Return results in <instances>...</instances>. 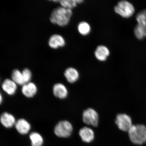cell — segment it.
I'll return each mask as SVG.
<instances>
[{
	"label": "cell",
	"instance_id": "3957f363",
	"mask_svg": "<svg viewBox=\"0 0 146 146\" xmlns=\"http://www.w3.org/2000/svg\"><path fill=\"white\" fill-rule=\"evenodd\" d=\"M114 11L116 13L122 17L127 18L133 15L135 9L132 3L128 1L123 0L118 2L117 5L114 7Z\"/></svg>",
	"mask_w": 146,
	"mask_h": 146
},
{
	"label": "cell",
	"instance_id": "7402d4cb",
	"mask_svg": "<svg viewBox=\"0 0 146 146\" xmlns=\"http://www.w3.org/2000/svg\"><path fill=\"white\" fill-rule=\"evenodd\" d=\"M84 1L83 0H77V2L78 4H81Z\"/></svg>",
	"mask_w": 146,
	"mask_h": 146
},
{
	"label": "cell",
	"instance_id": "d6986e66",
	"mask_svg": "<svg viewBox=\"0 0 146 146\" xmlns=\"http://www.w3.org/2000/svg\"><path fill=\"white\" fill-rule=\"evenodd\" d=\"M32 146H41L43 143V139L39 133L32 132L30 135Z\"/></svg>",
	"mask_w": 146,
	"mask_h": 146
},
{
	"label": "cell",
	"instance_id": "8992f818",
	"mask_svg": "<svg viewBox=\"0 0 146 146\" xmlns=\"http://www.w3.org/2000/svg\"><path fill=\"white\" fill-rule=\"evenodd\" d=\"M73 130L72 124L67 120L59 122L54 129V132L56 136L61 138H68L72 134Z\"/></svg>",
	"mask_w": 146,
	"mask_h": 146
},
{
	"label": "cell",
	"instance_id": "9a60e30c",
	"mask_svg": "<svg viewBox=\"0 0 146 146\" xmlns=\"http://www.w3.org/2000/svg\"><path fill=\"white\" fill-rule=\"evenodd\" d=\"M2 88L7 94L10 95H13L17 90V84L12 80L6 79L3 82L2 84Z\"/></svg>",
	"mask_w": 146,
	"mask_h": 146
},
{
	"label": "cell",
	"instance_id": "7a4b0ae2",
	"mask_svg": "<svg viewBox=\"0 0 146 146\" xmlns=\"http://www.w3.org/2000/svg\"><path fill=\"white\" fill-rule=\"evenodd\" d=\"M128 134L129 140L135 145H141L146 143V125L143 124L133 125Z\"/></svg>",
	"mask_w": 146,
	"mask_h": 146
},
{
	"label": "cell",
	"instance_id": "7c38bea8",
	"mask_svg": "<svg viewBox=\"0 0 146 146\" xmlns=\"http://www.w3.org/2000/svg\"><path fill=\"white\" fill-rule=\"evenodd\" d=\"M21 91L23 94L26 97L31 98L35 96L37 92V88L35 84L30 82L23 86Z\"/></svg>",
	"mask_w": 146,
	"mask_h": 146
},
{
	"label": "cell",
	"instance_id": "5bb4252c",
	"mask_svg": "<svg viewBox=\"0 0 146 146\" xmlns=\"http://www.w3.org/2000/svg\"><path fill=\"white\" fill-rule=\"evenodd\" d=\"M1 122L3 126L8 128L13 127L16 123L14 117L11 114L7 112H4L1 114Z\"/></svg>",
	"mask_w": 146,
	"mask_h": 146
},
{
	"label": "cell",
	"instance_id": "30bf717a",
	"mask_svg": "<svg viewBox=\"0 0 146 146\" xmlns=\"http://www.w3.org/2000/svg\"><path fill=\"white\" fill-rule=\"evenodd\" d=\"M48 44L51 48L57 49L59 47H62L65 44L64 39L61 36L54 34L51 36L49 40Z\"/></svg>",
	"mask_w": 146,
	"mask_h": 146
},
{
	"label": "cell",
	"instance_id": "5b68a950",
	"mask_svg": "<svg viewBox=\"0 0 146 146\" xmlns=\"http://www.w3.org/2000/svg\"><path fill=\"white\" fill-rule=\"evenodd\" d=\"M133 123L131 117L125 113L117 114L115 119V123L118 129L124 132H128L133 125Z\"/></svg>",
	"mask_w": 146,
	"mask_h": 146
},
{
	"label": "cell",
	"instance_id": "277c9868",
	"mask_svg": "<svg viewBox=\"0 0 146 146\" xmlns=\"http://www.w3.org/2000/svg\"><path fill=\"white\" fill-rule=\"evenodd\" d=\"M82 119L86 125L97 127L99 123V114L95 109L88 108L84 110L82 113Z\"/></svg>",
	"mask_w": 146,
	"mask_h": 146
},
{
	"label": "cell",
	"instance_id": "8fae6325",
	"mask_svg": "<svg viewBox=\"0 0 146 146\" xmlns=\"http://www.w3.org/2000/svg\"><path fill=\"white\" fill-rule=\"evenodd\" d=\"M65 77L69 83H76L79 79L80 75L78 71L73 67H69L65 71Z\"/></svg>",
	"mask_w": 146,
	"mask_h": 146
},
{
	"label": "cell",
	"instance_id": "9c48e42d",
	"mask_svg": "<svg viewBox=\"0 0 146 146\" xmlns=\"http://www.w3.org/2000/svg\"><path fill=\"white\" fill-rule=\"evenodd\" d=\"M53 92L56 97L63 99L66 98L68 94L66 87L63 84H56L53 88Z\"/></svg>",
	"mask_w": 146,
	"mask_h": 146
},
{
	"label": "cell",
	"instance_id": "6da1fadb",
	"mask_svg": "<svg viewBox=\"0 0 146 146\" xmlns=\"http://www.w3.org/2000/svg\"><path fill=\"white\" fill-rule=\"evenodd\" d=\"M72 10L59 7L54 9L51 14V22L60 27H65L68 24L72 16Z\"/></svg>",
	"mask_w": 146,
	"mask_h": 146
},
{
	"label": "cell",
	"instance_id": "52a82bcc",
	"mask_svg": "<svg viewBox=\"0 0 146 146\" xmlns=\"http://www.w3.org/2000/svg\"><path fill=\"white\" fill-rule=\"evenodd\" d=\"M78 134L82 141L86 143H90L94 141L95 138V133L91 128L84 127L80 129Z\"/></svg>",
	"mask_w": 146,
	"mask_h": 146
},
{
	"label": "cell",
	"instance_id": "ffe728a7",
	"mask_svg": "<svg viewBox=\"0 0 146 146\" xmlns=\"http://www.w3.org/2000/svg\"><path fill=\"white\" fill-rule=\"evenodd\" d=\"M59 3L62 7L70 10L75 8L78 4L77 0H62L60 1Z\"/></svg>",
	"mask_w": 146,
	"mask_h": 146
},
{
	"label": "cell",
	"instance_id": "e0dca14e",
	"mask_svg": "<svg viewBox=\"0 0 146 146\" xmlns=\"http://www.w3.org/2000/svg\"><path fill=\"white\" fill-rule=\"evenodd\" d=\"M11 78L13 81L17 84L23 86L25 84L22 72L17 69H14L12 71Z\"/></svg>",
	"mask_w": 146,
	"mask_h": 146
},
{
	"label": "cell",
	"instance_id": "4fadbf2b",
	"mask_svg": "<svg viewBox=\"0 0 146 146\" xmlns=\"http://www.w3.org/2000/svg\"><path fill=\"white\" fill-rule=\"evenodd\" d=\"M15 125L18 132L22 135L27 134L31 128L30 123L24 119H20L18 120Z\"/></svg>",
	"mask_w": 146,
	"mask_h": 146
},
{
	"label": "cell",
	"instance_id": "44dd1931",
	"mask_svg": "<svg viewBox=\"0 0 146 146\" xmlns=\"http://www.w3.org/2000/svg\"><path fill=\"white\" fill-rule=\"evenodd\" d=\"M22 72L25 84L30 82L32 78V73L29 69L25 68L23 70Z\"/></svg>",
	"mask_w": 146,
	"mask_h": 146
},
{
	"label": "cell",
	"instance_id": "ac0fdd59",
	"mask_svg": "<svg viewBox=\"0 0 146 146\" xmlns=\"http://www.w3.org/2000/svg\"><path fill=\"white\" fill-rule=\"evenodd\" d=\"M78 29L80 33L84 36L88 35L91 30L90 25L85 21H82L78 24Z\"/></svg>",
	"mask_w": 146,
	"mask_h": 146
},
{
	"label": "cell",
	"instance_id": "2e32d148",
	"mask_svg": "<svg viewBox=\"0 0 146 146\" xmlns=\"http://www.w3.org/2000/svg\"><path fill=\"white\" fill-rule=\"evenodd\" d=\"M136 19L137 25L145 32L146 35V10L141 11L137 14Z\"/></svg>",
	"mask_w": 146,
	"mask_h": 146
},
{
	"label": "cell",
	"instance_id": "ba28073f",
	"mask_svg": "<svg viewBox=\"0 0 146 146\" xmlns=\"http://www.w3.org/2000/svg\"><path fill=\"white\" fill-rule=\"evenodd\" d=\"M110 54L109 49L103 45L98 46L94 52V55L97 59L102 62L106 61Z\"/></svg>",
	"mask_w": 146,
	"mask_h": 146
}]
</instances>
